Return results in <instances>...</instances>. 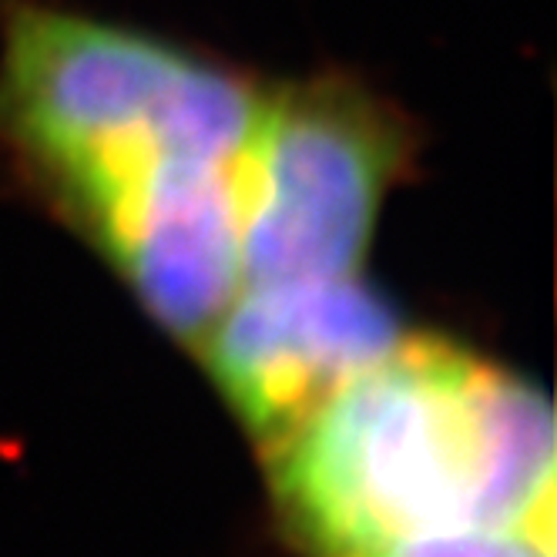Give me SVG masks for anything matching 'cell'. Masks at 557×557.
Instances as JSON below:
<instances>
[{
	"label": "cell",
	"mask_w": 557,
	"mask_h": 557,
	"mask_svg": "<svg viewBox=\"0 0 557 557\" xmlns=\"http://www.w3.org/2000/svg\"><path fill=\"white\" fill-rule=\"evenodd\" d=\"M557 534L531 528H463L404 537L349 557H554Z\"/></svg>",
	"instance_id": "5b68a950"
},
{
	"label": "cell",
	"mask_w": 557,
	"mask_h": 557,
	"mask_svg": "<svg viewBox=\"0 0 557 557\" xmlns=\"http://www.w3.org/2000/svg\"><path fill=\"white\" fill-rule=\"evenodd\" d=\"M315 557L463 528L557 534L547 396L457 343L400 336L269 450Z\"/></svg>",
	"instance_id": "6da1fadb"
},
{
	"label": "cell",
	"mask_w": 557,
	"mask_h": 557,
	"mask_svg": "<svg viewBox=\"0 0 557 557\" xmlns=\"http://www.w3.org/2000/svg\"><path fill=\"white\" fill-rule=\"evenodd\" d=\"M413 148L407 117L352 74L326 71L262 91L235 172L243 286L363 272Z\"/></svg>",
	"instance_id": "3957f363"
},
{
	"label": "cell",
	"mask_w": 557,
	"mask_h": 557,
	"mask_svg": "<svg viewBox=\"0 0 557 557\" xmlns=\"http://www.w3.org/2000/svg\"><path fill=\"white\" fill-rule=\"evenodd\" d=\"M404 336L363 275L243 286L202 336L209 373L265 450Z\"/></svg>",
	"instance_id": "277c9868"
},
{
	"label": "cell",
	"mask_w": 557,
	"mask_h": 557,
	"mask_svg": "<svg viewBox=\"0 0 557 557\" xmlns=\"http://www.w3.org/2000/svg\"><path fill=\"white\" fill-rule=\"evenodd\" d=\"M262 88L178 45L21 4L0 48V135L95 246L198 175L232 169Z\"/></svg>",
	"instance_id": "7a4b0ae2"
}]
</instances>
